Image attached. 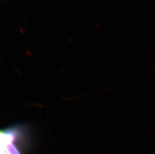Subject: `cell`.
Masks as SVG:
<instances>
[{"instance_id": "obj_2", "label": "cell", "mask_w": 155, "mask_h": 154, "mask_svg": "<svg viewBox=\"0 0 155 154\" xmlns=\"http://www.w3.org/2000/svg\"><path fill=\"white\" fill-rule=\"evenodd\" d=\"M13 141L9 143L7 145V150L9 154H20L14 145Z\"/></svg>"}, {"instance_id": "obj_1", "label": "cell", "mask_w": 155, "mask_h": 154, "mask_svg": "<svg viewBox=\"0 0 155 154\" xmlns=\"http://www.w3.org/2000/svg\"><path fill=\"white\" fill-rule=\"evenodd\" d=\"M14 133L12 132L0 130V154H9L7 150V145L14 141Z\"/></svg>"}]
</instances>
